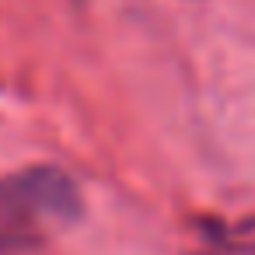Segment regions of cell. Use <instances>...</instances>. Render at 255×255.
I'll list each match as a JSON object with an SVG mask.
<instances>
[{
    "label": "cell",
    "mask_w": 255,
    "mask_h": 255,
    "mask_svg": "<svg viewBox=\"0 0 255 255\" xmlns=\"http://www.w3.org/2000/svg\"><path fill=\"white\" fill-rule=\"evenodd\" d=\"M81 196L63 171L35 168L0 182V252L32 248L53 224L77 217Z\"/></svg>",
    "instance_id": "obj_1"
}]
</instances>
